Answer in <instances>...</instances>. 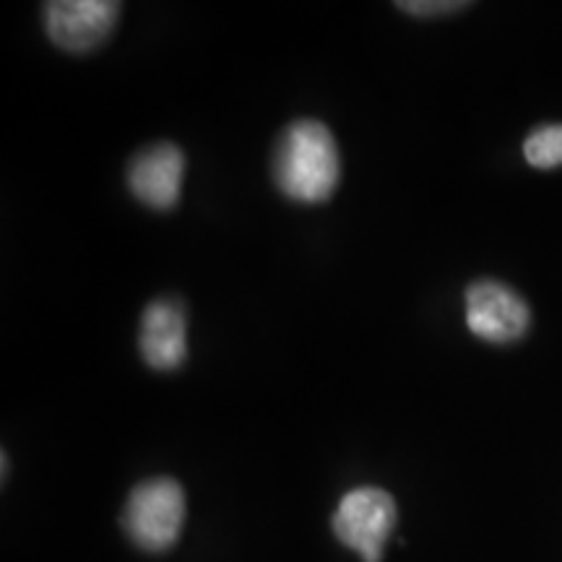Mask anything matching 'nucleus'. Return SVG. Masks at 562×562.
Returning a JSON list of instances; mask_svg holds the SVG:
<instances>
[{
	"instance_id": "1",
	"label": "nucleus",
	"mask_w": 562,
	"mask_h": 562,
	"mask_svg": "<svg viewBox=\"0 0 562 562\" xmlns=\"http://www.w3.org/2000/svg\"><path fill=\"white\" fill-rule=\"evenodd\" d=\"M341 159L334 133L321 121H297L273 151V180L290 201L323 203L339 186Z\"/></svg>"
},
{
	"instance_id": "2",
	"label": "nucleus",
	"mask_w": 562,
	"mask_h": 562,
	"mask_svg": "<svg viewBox=\"0 0 562 562\" xmlns=\"http://www.w3.org/2000/svg\"><path fill=\"white\" fill-rule=\"evenodd\" d=\"M182 521H186V492L167 476L138 484L125 503V531L131 542L146 552L170 550L178 542Z\"/></svg>"
},
{
	"instance_id": "3",
	"label": "nucleus",
	"mask_w": 562,
	"mask_h": 562,
	"mask_svg": "<svg viewBox=\"0 0 562 562\" xmlns=\"http://www.w3.org/2000/svg\"><path fill=\"white\" fill-rule=\"evenodd\" d=\"M396 526V503L385 490L357 487L344 495L334 513V533L364 562H381L383 547Z\"/></svg>"
},
{
	"instance_id": "4",
	"label": "nucleus",
	"mask_w": 562,
	"mask_h": 562,
	"mask_svg": "<svg viewBox=\"0 0 562 562\" xmlns=\"http://www.w3.org/2000/svg\"><path fill=\"white\" fill-rule=\"evenodd\" d=\"M467 323L476 339L513 344L531 326V311L518 292L495 279H480L467 290Z\"/></svg>"
},
{
	"instance_id": "5",
	"label": "nucleus",
	"mask_w": 562,
	"mask_h": 562,
	"mask_svg": "<svg viewBox=\"0 0 562 562\" xmlns=\"http://www.w3.org/2000/svg\"><path fill=\"white\" fill-rule=\"evenodd\" d=\"M112 0H53L45 3V32L66 53H91L110 37L121 16Z\"/></svg>"
},
{
	"instance_id": "6",
	"label": "nucleus",
	"mask_w": 562,
	"mask_h": 562,
	"mask_svg": "<svg viewBox=\"0 0 562 562\" xmlns=\"http://www.w3.org/2000/svg\"><path fill=\"white\" fill-rule=\"evenodd\" d=\"M186 154L175 144H151L140 149L128 165V188L154 211H170L180 201Z\"/></svg>"
},
{
	"instance_id": "7",
	"label": "nucleus",
	"mask_w": 562,
	"mask_h": 562,
	"mask_svg": "<svg viewBox=\"0 0 562 562\" xmlns=\"http://www.w3.org/2000/svg\"><path fill=\"white\" fill-rule=\"evenodd\" d=\"M138 347L151 370L170 372L182 368L188 357V318L180 300H154L140 315Z\"/></svg>"
},
{
	"instance_id": "8",
	"label": "nucleus",
	"mask_w": 562,
	"mask_h": 562,
	"mask_svg": "<svg viewBox=\"0 0 562 562\" xmlns=\"http://www.w3.org/2000/svg\"><path fill=\"white\" fill-rule=\"evenodd\" d=\"M524 157L537 170H554L562 165V123L531 131L524 144Z\"/></svg>"
},
{
	"instance_id": "9",
	"label": "nucleus",
	"mask_w": 562,
	"mask_h": 562,
	"mask_svg": "<svg viewBox=\"0 0 562 562\" xmlns=\"http://www.w3.org/2000/svg\"><path fill=\"white\" fill-rule=\"evenodd\" d=\"M467 3H448V0H440V3H419V0H409V3H398V9L406 13H414V16H435V13H451L456 9H463Z\"/></svg>"
}]
</instances>
